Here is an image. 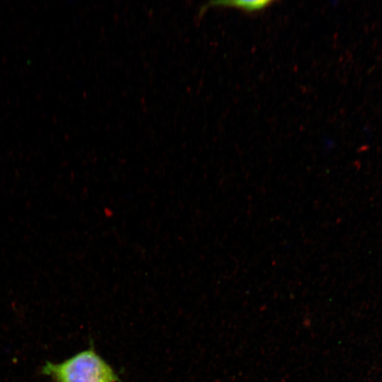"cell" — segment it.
Masks as SVG:
<instances>
[{"label":"cell","instance_id":"6da1fadb","mask_svg":"<svg viewBox=\"0 0 382 382\" xmlns=\"http://www.w3.org/2000/svg\"><path fill=\"white\" fill-rule=\"evenodd\" d=\"M41 371L54 382H122L93 346L60 363L46 361Z\"/></svg>","mask_w":382,"mask_h":382},{"label":"cell","instance_id":"7a4b0ae2","mask_svg":"<svg viewBox=\"0 0 382 382\" xmlns=\"http://www.w3.org/2000/svg\"><path fill=\"white\" fill-rule=\"evenodd\" d=\"M268 0L255 1H214L212 6H232L243 9L246 11H255L261 10L272 4Z\"/></svg>","mask_w":382,"mask_h":382}]
</instances>
